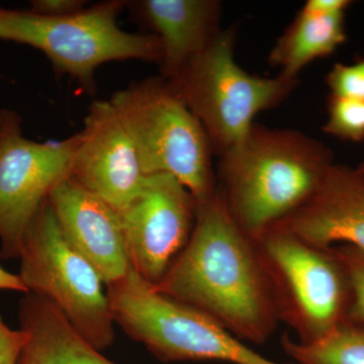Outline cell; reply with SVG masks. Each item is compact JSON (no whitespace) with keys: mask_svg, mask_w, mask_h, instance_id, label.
<instances>
[{"mask_svg":"<svg viewBox=\"0 0 364 364\" xmlns=\"http://www.w3.org/2000/svg\"><path fill=\"white\" fill-rule=\"evenodd\" d=\"M153 287L243 342L265 343L279 323L256 242L234 221L218 189L198 203L188 244Z\"/></svg>","mask_w":364,"mask_h":364,"instance_id":"cell-1","label":"cell"},{"mask_svg":"<svg viewBox=\"0 0 364 364\" xmlns=\"http://www.w3.org/2000/svg\"><path fill=\"white\" fill-rule=\"evenodd\" d=\"M332 165L331 150L310 136L254 124L220 156L217 189L236 224L257 240L312 198Z\"/></svg>","mask_w":364,"mask_h":364,"instance_id":"cell-2","label":"cell"},{"mask_svg":"<svg viewBox=\"0 0 364 364\" xmlns=\"http://www.w3.org/2000/svg\"><path fill=\"white\" fill-rule=\"evenodd\" d=\"M127 4L105 0L59 18L0 7V40L39 50L57 75L69 76L87 92H95V72L105 63L136 60L159 65L161 61L157 36L126 32L117 25Z\"/></svg>","mask_w":364,"mask_h":364,"instance_id":"cell-3","label":"cell"},{"mask_svg":"<svg viewBox=\"0 0 364 364\" xmlns=\"http://www.w3.org/2000/svg\"><path fill=\"white\" fill-rule=\"evenodd\" d=\"M109 102L135 144L145 176L176 177L196 203L214 196L212 146L202 124L166 79L135 81L112 93Z\"/></svg>","mask_w":364,"mask_h":364,"instance_id":"cell-4","label":"cell"},{"mask_svg":"<svg viewBox=\"0 0 364 364\" xmlns=\"http://www.w3.org/2000/svg\"><path fill=\"white\" fill-rule=\"evenodd\" d=\"M107 296L114 324L163 363L296 364L264 358L214 318L159 293L132 267L107 284Z\"/></svg>","mask_w":364,"mask_h":364,"instance_id":"cell-5","label":"cell"},{"mask_svg":"<svg viewBox=\"0 0 364 364\" xmlns=\"http://www.w3.org/2000/svg\"><path fill=\"white\" fill-rule=\"evenodd\" d=\"M255 242L277 318L299 343L318 341L347 322L350 284L334 248L312 245L282 226Z\"/></svg>","mask_w":364,"mask_h":364,"instance_id":"cell-6","label":"cell"},{"mask_svg":"<svg viewBox=\"0 0 364 364\" xmlns=\"http://www.w3.org/2000/svg\"><path fill=\"white\" fill-rule=\"evenodd\" d=\"M235 28L210 46L168 82L202 124L213 152L222 156L243 140L259 112L282 104L299 79L248 73L234 57Z\"/></svg>","mask_w":364,"mask_h":364,"instance_id":"cell-7","label":"cell"},{"mask_svg":"<svg viewBox=\"0 0 364 364\" xmlns=\"http://www.w3.org/2000/svg\"><path fill=\"white\" fill-rule=\"evenodd\" d=\"M18 259L28 293L56 306L98 350L112 346L116 334L104 280L67 243L49 202L26 232Z\"/></svg>","mask_w":364,"mask_h":364,"instance_id":"cell-8","label":"cell"},{"mask_svg":"<svg viewBox=\"0 0 364 364\" xmlns=\"http://www.w3.org/2000/svg\"><path fill=\"white\" fill-rule=\"evenodd\" d=\"M23 119L0 109V257L18 259L21 244L53 189L69 176L80 134L36 142L23 136Z\"/></svg>","mask_w":364,"mask_h":364,"instance_id":"cell-9","label":"cell"},{"mask_svg":"<svg viewBox=\"0 0 364 364\" xmlns=\"http://www.w3.org/2000/svg\"><path fill=\"white\" fill-rule=\"evenodd\" d=\"M198 203L169 174L146 176L140 193L119 210L130 267L156 286L186 247Z\"/></svg>","mask_w":364,"mask_h":364,"instance_id":"cell-10","label":"cell"},{"mask_svg":"<svg viewBox=\"0 0 364 364\" xmlns=\"http://www.w3.org/2000/svg\"><path fill=\"white\" fill-rule=\"evenodd\" d=\"M79 134L69 177L119 212L140 193L146 176L135 144L109 100L91 102Z\"/></svg>","mask_w":364,"mask_h":364,"instance_id":"cell-11","label":"cell"},{"mask_svg":"<svg viewBox=\"0 0 364 364\" xmlns=\"http://www.w3.org/2000/svg\"><path fill=\"white\" fill-rule=\"evenodd\" d=\"M50 205L67 243L95 268L105 286L130 269L119 212L66 177L50 195Z\"/></svg>","mask_w":364,"mask_h":364,"instance_id":"cell-12","label":"cell"},{"mask_svg":"<svg viewBox=\"0 0 364 364\" xmlns=\"http://www.w3.org/2000/svg\"><path fill=\"white\" fill-rule=\"evenodd\" d=\"M322 248L349 245L364 251V178L333 164L310 200L279 225Z\"/></svg>","mask_w":364,"mask_h":364,"instance_id":"cell-13","label":"cell"},{"mask_svg":"<svg viewBox=\"0 0 364 364\" xmlns=\"http://www.w3.org/2000/svg\"><path fill=\"white\" fill-rule=\"evenodd\" d=\"M132 13L159 38L161 77H176L220 33L221 4L215 0L128 1Z\"/></svg>","mask_w":364,"mask_h":364,"instance_id":"cell-14","label":"cell"},{"mask_svg":"<svg viewBox=\"0 0 364 364\" xmlns=\"http://www.w3.org/2000/svg\"><path fill=\"white\" fill-rule=\"evenodd\" d=\"M20 328L28 340L18 364H117L102 355L49 301L23 294Z\"/></svg>","mask_w":364,"mask_h":364,"instance_id":"cell-15","label":"cell"},{"mask_svg":"<svg viewBox=\"0 0 364 364\" xmlns=\"http://www.w3.org/2000/svg\"><path fill=\"white\" fill-rule=\"evenodd\" d=\"M345 14H323L301 9L273 46L268 61L280 75L299 79L316 60L336 51L346 41Z\"/></svg>","mask_w":364,"mask_h":364,"instance_id":"cell-16","label":"cell"},{"mask_svg":"<svg viewBox=\"0 0 364 364\" xmlns=\"http://www.w3.org/2000/svg\"><path fill=\"white\" fill-rule=\"evenodd\" d=\"M282 346L296 364H364V324L345 322L309 344L299 343L286 334Z\"/></svg>","mask_w":364,"mask_h":364,"instance_id":"cell-17","label":"cell"},{"mask_svg":"<svg viewBox=\"0 0 364 364\" xmlns=\"http://www.w3.org/2000/svg\"><path fill=\"white\" fill-rule=\"evenodd\" d=\"M328 119L323 131L349 142L364 141V100L334 97L328 98Z\"/></svg>","mask_w":364,"mask_h":364,"instance_id":"cell-18","label":"cell"},{"mask_svg":"<svg viewBox=\"0 0 364 364\" xmlns=\"http://www.w3.org/2000/svg\"><path fill=\"white\" fill-rule=\"evenodd\" d=\"M333 248L343 264L350 284L351 301L347 322L364 324V251L349 245Z\"/></svg>","mask_w":364,"mask_h":364,"instance_id":"cell-19","label":"cell"},{"mask_svg":"<svg viewBox=\"0 0 364 364\" xmlns=\"http://www.w3.org/2000/svg\"><path fill=\"white\" fill-rule=\"evenodd\" d=\"M330 95L364 100V58L352 64L337 63L326 76Z\"/></svg>","mask_w":364,"mask_h":364,"instance_id":"cell-20","label":"cell"},{"mask_svg":"<svg viewBox=\"0 0 364 364\" xmlns=\"http://www.w3.org/2000/svg\"><path fill=\"white\" fill-rule=\"evenodd\" d=\"M26 340L23 329H11L0 317V364H18Z\"/></svg>","mask_w":364,"mask_h":364,"instance_id":"cell-21","label":"cell"},{"mask_svg":"<svg viewBox=\"0 0 364 364\" xmlns=\"http://www.w3.org/2000/svg\"><path fill=\"white\" fill-rule=\"evenodd\" d=\"M85 0H33L31 11L40 16L59 18L78 13L87 6Z\"/></svg>","mask_w":364,"mask_h":364,"instance_id":"cell-22","label":"cell"},{"mask_svg":"<svg viewBox=\"0 0 364 364\" xmlns=\"http://www.w3.org/2000/svg\"><path fill=\"white\" fill-rule=\"evenodd\" d=\"M350 4L349 0H308L301 9L311 13L337 14L346 13Z\"/></svg>","mask_w":364,"mask_h":364,"instance_id":"cell-23","label":"cell"},{"mask_svg":"<svg viewBox=\"0 0 364 364\" xmlns=\"http://www.w3.org/2000/svg\"><path fill=\"white\" fill-rule=\"evenodd\" d=\"M0 291H13L26 294L28 289L21 282L18 274L7 272L0 265Z\"/></svg>","mask_w":364,"mask_h":364,"instance_id":"cell-24","label":"cell"},{"mask_svg":"<svg viewBox=\"0 0 364 364\" xmlns=\"http://www.w3.org/2000/svg\"><path fill=\"white\" fill-rule=\"evenodd\" d=\"M355 169L356 171H358V173L360 174V176L364 178V162L361 163V164H359Z\"/></svg>","mask_w":364,"mask_h":364,"instance_id":"cell-25","label":"cell"}]
</instances>
